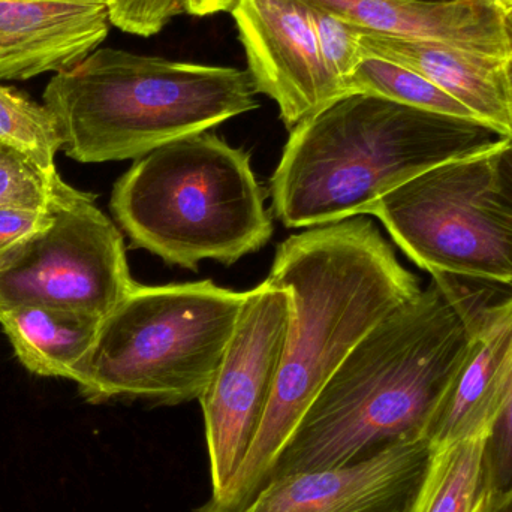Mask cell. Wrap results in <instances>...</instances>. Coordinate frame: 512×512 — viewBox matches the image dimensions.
I'll list each match as a JSON object with an SVG mask.
<instances>
[{
    "mask_svg": "<svg viewBox=\"0 0 512 512\" xmlns=\"http://www.w3.org/2000/svg\"><path fill=\"white\" fill-rule=\"evenodd\" d=\"M454 282L471 340L465 363L427 430L436 450L489 435L512 400V292L489 300L465 280Z\"/></svg>",
    "mask_w": 512,
    "mask_h": 512,
    "instance_id": "12",
    "label": "cell"
},
{
    "mask_svg": "<svg viewBox=\"0 0 512 512\" xmlns=\"http://www.w3.org/2000/svg\"><path fill=\"white\" fill-rule=\"evenodd\" d=\"M358 29L396 38L447 42L511 59L505 17L477 0H300Z\"/></svg>",
    "mask_w": 512,
    "mask_h": 512,
    "instance_id": "15",
    "label": "cell"
},
{
    "mask_svg": "<svg viewBox=\"0 0 512 512\" xmlns=\"http://www.w3.org/2000/svg\"><path fill=\"white\" fill-rule=\"evenodd\" d=\"M483 512H512V487L501 495L486 498Z\"/></svg>",
    "mask_w": 512,
    "mask_h": 512,
    "instance_id": "26",
    "label": "cell"
},
{
    "mask_svg": "<svg viewBox=\"0 0 512 512\" xmlns=\"http://www.w3.org/2000/svg\"><path fill=\"white\" fill-rule=\"evenodd\" d=\"M230 14L256 93L276 102L286 129L346 96L325 65L309 6L300 0H234Z\"/></svg>",
    "mask_w": 512,
    "mask_h": 512,
    "instance_id": "10",
    "label": "cell"
},
{
    "mask_svg": "<svg viewBox=\"0 0 512 512\" xmlns=\"http://www.w3.org/2000/svg\"><path fill=\"white\" fill-rule=\"evenodd\" d=\"M309 9L325 65L349 95V78L364 57L358 42L357 27L318 6H309Z\"/></svg>",
    "mask_w": 512,
    "mask_h": 512,
    "instance_id": "22",
    "label": "cell"
},
{
    "mask_svg": "<svg viewBox=\"0 0 512 512\" xmlns=\"http://www.w3.org/2000/svg\"><path fill=\"white\" fill-rule=\"evenodd\" d=\"M0 143L23 153L45 173L57 174L54 159L63 140L53 113L6 86H0Z\"/></svg>",
    "mask_w": 512,
    "mask_h": 512,
    "instance_id": "19",
    "label": "cell"
},
{
    "mask_svg": "<svg viewBox=\"0 0 512 512\" xmlns=\"http://www.w3.org/2000/svg\"><path fill=\"white\" fill-rule=\"evenodd\" d=\"M357 30L363 56L390 60L423 75L468 107L481 123L512 140L511 59L447 42Z\"/></svg>",
    "mask_w": 512,
    "mask_h": 512,
    "instance_id": "14",
    "label": "cell"
},
{
    "mask_svg": "<svg viewBox=\"0 0 512 512\" xmlns=\"http://www.w3.org/2000/svg\"><path fill=\"white\" fill-rule=\"evenodd\" d=\"M436 448L412 439L349 465L270 481L242 512H414Z\"/></svg>",
    "mask_w": 512,
    "mask_h": 512,
    "instance_id": "11",
    "label": "cell"
},
{
    "mask_svg": "<svg viewBox=\"0 0 512 512\" xmlns=\"http://www.w3.org/2000/svg\"><path fill=\"white\" fill-rule=\"evenodd\" d=\"M68 188L59 173H45L23 153L0 143V207L48 209Z\"/></svg>",
    "mask_w": 512,
    "mask_h": 512,
    "instance_id": "20",
    "label": "cell"
},
{
    "mask_svg": "<svg viewBox=\"0 0 512 512\" xmlns=\"http://www.w3.org/2000/svg\"><path fill=\"white\" fill-rule=\"evenodd\" d=\"M271 282L288 292L291 319L276 384L254 445L218 501L197 512H242L349 352L382 319L420 294V279L364 216L309 228L277 248Z\"/></svg>",
    "mask_w": 512,
    "mask_h": 512,
    "instance_id": "1",
    "label": "cell"
},
{
    "mask_svg": "<svg viewBox=\"0 0 512 512\" xmlns=\"http://www.w3.org/2000/svg\"><path fill=\"white\" fill-rule=\"evenodd\" d=\"M254 81L231 66L98 48L44 90L66 156L81 164L140 159L254 111Z\"/></svg>",
    "mask_w": 512,
    "mask_h": 512,
    "instance_id": "4",
    "label": "cell"
},
{
    "mask_svg": "<svg viewBox=\"0 0 512 512\" xmlns=\"http://www.w3.org/2000/svg\"><path fill=\"white\" fill-rule=\"evenodd\" d=\"M101 318L47 306L20 304L0 310V325L20 363L38 376L71 378L95 342Z\"/></svg>",
    "mask_w": 512,
    "mask_h": 512,
    "instance_id": "16",
    "label": "cell"
},
{
    "mask_svg": "<svg viewBox=\"0 0 512 512\" xmlns=\"http://www.w3.org/2000/svg\"><path fill=\"white\" fill-rule=\"evenodd\" d=\"M511 83H512V62H511Z\"/></svg>",
    "mask_w": 512,
    "mask_h": 512,
    "instance_id": "29",
    "label": "cell"
},
{
    "mask_svg": "<svg viewBox=\"0 0 512 512\" xmlns=\"http://www.w3.org/2000/svg\"><path fill=\"white\" fill-rule=\"evenodd\" d=\"M110 26L108 0H0V81L72 68Z\"/></svg>",
    "mask_w": 512,
    "mask_h": 512,
    "instance_id": "13",
    "label": "cell"
},
{
    "mask_svg": "<svg viewBox=\"0 0 512 512\" xmlns=\"http://www.w3.org/2000/svg\"><path fill=\"white\" fill-rule=\"evenodd\" d=\"M505 26H507L508 38H510L511 50H512V12L505 15ZM512 62V57H511Z\"/></svg>",
    "mask_w": 512,
    "mask_h": 512,
    "instance_id": "28",
    "label": "cell"
},
{
    "mask_svg": "<svg viewBox=\"0 0 512 512\" xmlns=\"http://www.w3.org/2000/svg\"><path fill=\"white\" fill-rule=\"evenodd\" d=\"M291 300L265 279L249 289L245 307L218 372L200 397L218 501L239 474L264 420L288 337Z\"/></svg>",
    "mask_w": 512,
    "mask_h": 512,
    "instance_id": "9",
    "label": "cell"
},
{
    "mask_svg": "<svg viewBox=\"0 0 512 512\" xmlns=\"http://www.w3.org/2000/svg\"><path fill=\"white\" fill-rule=\"evenodd\" d=\"M477 2H483L486 5L492 6L493 9L501 12L504 17L512 12V0H477Z\"/></svg>",
    "mask_w": 512,
    "mask_h": 512,
    "instance_id": "27",
    "label": "cell"
},
{
    "mask_svg": "<svg viewBox=\"0 0 512 512\" xmlns=\"http://www.w3.org/2000/svg\"><path fill=\"white\" fill-rule=\"evenodd\" d=\"M487 436L436 450L414 512H483Z\"/></svg>",
    "mask_w": 512,
    "mask_h": 512,
    "instance_id": "17",
    "label": "cell"
},
{
    "mask_svg": "<svg viewBox=\"0 0 512 512\" xmlns=\"http://www.w3.org/2000/svg\"><path fill=\"white\" fill-rule=\"evenodd\" d=\"M271 177L276 218L315 228L366 216L418 174L508 140L483 123L351 93L291 129Z\"/></svg>",
    "mask_w": 512,
    "mask_h": 512,
    "instance_id": "3",
    "label": "cell"
},
{
    "mask_svg": "<svg viewBox=\"0 0 512 512\" xmlns=\"http://www.w3.org/2000/svg\"><path fill=\"white\" fill-rule=\"evenodd\" d=\"M496 183L502 194L512 201V140L508 141L499 155L498 165H496Z\"/></svg>",
    "mask_w": 512,
    "mask_h": 512,
    "instance_id": "25",
    "label": "cell"
},
{
    "mask_svg": "<svg viewBox=\"0 0 512 512\" xmlns=\"http://www.w3.org/2000/svg\"><path fill=\"white\" fill-rule=\"evenodd\" d=\"M510 140L418 174L382 195L367 215L430 276L512 292V203L496 185Z\"/></svg>",
    "mask_w": 512,
    "mask_h": 512,
    "instance_id": "7",
    "label": "cell"
},
{
    "mask_svg": "<svg viewBox=\"0 0 512 512\" xmlns=\"http://www.w3.org/2000/svg\"><path fill=\"white\" fill-rule=\"evenodd\" d=\"M53 209L54 204L48 209L0 207V261L12 249L17 248L18 245L39 233L42 228L47 227L53 219Z\"/></svg>",
    "mask_w": 512,
    "mask_h": 512,
    "instance_id": "24",
    "label": "cell"
},
{
    "mask_svg": "<svg viewBox=\"0 0 512 512\" xmlns=\"http://www.w3.org/2000/svg\"><path fill=\"white\" fill-rule=\"evenodd\" d=\"M432 279L349 352L286 442L267 484L427 439L471 340L453 280Z\"/></svg>",
    "mask_w": 512,
    "mask_h": 512,
    "instance_id": "2",
    "label": "cell"
},
{
    "mask_svg": "<svg viewBox=\"0 0 512 512\" xmlns=\"http://www.w3.org/2000/svg\"><path fill=\"white\" fill-rule=\"evenodd\" d=\"M110 207L134 248L186 270L207 259L233 265L273 236L251 156L212 132L137 159Z\"/></svg>",
    "mask_w": 512,
    "mask_h": 512,
    "instance_id": "5",
    "label": "cell"
},
{
    "mask_svg": "<svg viewBox=\"0 0 512 512\" xmlns=\"http://www.w3.org/2000/svg\"><path fill=\"white\" fill-rule=\"evenodd\" d=\"M348 93H366L426 113L481 123L468 107L423 75L379 57H363L349 78Z\"/></svg>",
    "mask_w": 512,
    "mask_h": 512,
    "instance_id": "18",
    "label": "cell"
},
{
    "mask_svg": "<svg viewBox=\"0 0 512 512\" xmlns=\"http://www.w3.org/2000/svg\"><path fill=\"white\" fill-rule=\"evenodd\" d=\"M137 285L119 228L69 186L50 224L0 261V310L47 304L104 319Z\"/></svg>",
    "mask_w": 512,
    "mask_h": 512,
    "instance_id": "8",
    "label": "cell"
},
{
    "mask_svg": "<svg viewBox=\"0 0 512 512\" xmlns=\"http://www.w3.org/2000/svg\"><path fill=\"white\" fill-rule=\"evenodd\" d=\"M233 3L234 0H108V12L111 26L149 38L179 15L207 17L230 12Z\"/></svg>",
    "mask_w": 512,
    "mask_h": 512,
    "instance_id": "21",
    "label": "cell"
},
{
    "mask_svg": "<svg viewBox=\"0 0 512 512\" xmlns=\"http://www.w3.org/2000/svg\"><path fill=\"white\" fill-rule=\"evenodd\" d=\"M484 486L487 498L501 495L512 487V400L487 435Z\"/></svg>",
    "mask_w": 512,
    "mask_h": 512,
    "instance_id": "23",
    "label": "cell"
},
{
    "mask_svg": "<svg viewBox=\"0 0 512 512\" xmlns=\"http://www.w3.org/2000/svg\"><path fill=\"white\" fill-rule=\"evenodd\" d=\"M248 292L212 280L137 285L102 319L69 379L90 403L200 400L221 366Z\"/></svg>",
    "mask_w": 512,
    "mask_h": 512,
    "instance_id": "6",
    "label": "cell"
}]
</instances>
